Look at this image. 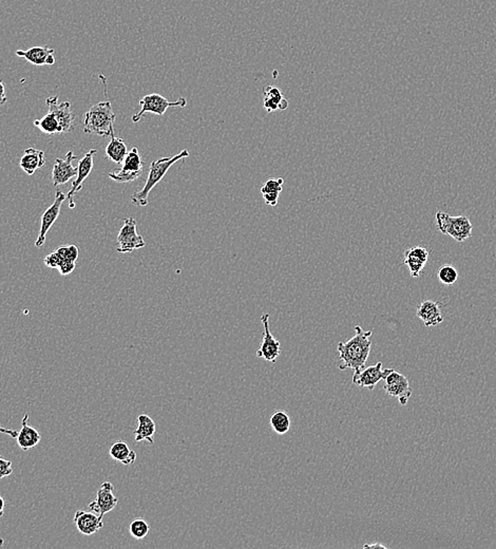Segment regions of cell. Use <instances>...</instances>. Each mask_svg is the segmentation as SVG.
Listing matches in <instances>:
<instances>
[{
    "label": "cell",
    "mask_w": 496,
    "mask_h": 549,
    "mask_svg": "<svg viewBox=\"0 0 496 549\" xmlns=\"http://www.w3.org/2000/svg\"><path fill=\"white\" fill-rule=\"evenodd\" d=\"M77 161V156H74L73 151L67 152L64 158H58L52 171V181L54 186L58 187L66 184L72 178L77 175V168L72 165V162Z\"/></svg>",
    "instance_id": "cell-15"
},
{
    "label": "cell",
    "mask_w": 496,
    "mask_h": 549,
    "mask_svg": "<svg viewBox=\"0 0 496 549\" xmlns=\"http://www.w3.org/2000/svg\"><path fill=\"white\" fill-rule=\"evenodd\" d=\"M17 56L25 58L30 64L42 67V66H52L55 64V50L49 47H32L27 50H17Z\"/></svg>",
    "instance_id": "cell-17"
},
{
    "label": "cell",
    "mask_w": 496,
    "mask_h": 549,
    "mask_svg": "<svg viewBox=\"0 0 496 549\" xmlns=\"http://www.w3.org/2000/svg\"><path fill=\"white\" fill-rule=\"evenodd\" d=\"M384 380L386 394L390 398H397L401 406H406L412 396V389L407 377L393 369Z\"/></svg>",
    "instance_id": "cell-9"
},
{
    "label": "cell",
    "mask_w": 496,
    "mask_h": 549,
    "mask_svg": "<svg viewBox=\"0 0 496 549\" xmlns=\"http://www.w3.org/2000/svg\"><path fill=\"white\" fill-rule=\"evenodd\" d=\"M269 315L267 313L263 314L261 317L264 332L262 335V343L260 345L259 350L257 351V357L263 358L269 363H275L281 354V343L277 341L276 338L271 335L269 324Z\"/></svg>",
    "instance_id": "cell-10"
},
{
    "label": "cell",
    "mask_w": 496,
    "mask_h": 549,
    "mask_svg": "<svg viewBox=\"0 0 496 549\" xmlns=\"http://www.w3.org/2000/svg\"><path fill=\"white\" fill-rule=\"evenodd\" d=\"M8 101L7 95H5V85L3 81H0V106H3Z\"/></svg>",
    "instance_id": "cell-34"
},
{
    "label": "cell",
    "mask_w": 496,
    "mask_h": 549,
    "mask_svg": "<svg viewBox=\"0 0 496 549\" xmlns=\"http://www.w3.org/2000/svg\"><path fill=\"white\" fill-rule=\"evenodd\" d=\"M110 143L106 147V156L109 161L113 162L115 164H123L128 149H127L126 143L123 138H116L115 134H111Z\"/></svg>",
    "instance_id": "cell-26"
},
{
    "label": "cell",
    "mask_w": 496,
    "mask_h": 549,
    "mask_svg": "<svg viewBox=\"0 0 496 549\" xmlns=\"http://www.w3.org/2000/svg\"><path fill=\"white\" fill-rule=\"evenodd\" d=\"M145 240L136 232V219H125L124 224L117 234V252L121 254H132L136 249L145 247Z\"/></svg>",
    "instance_id": "cell-6"
},
{
    "label": "cell",
    "mask_w": 496,
    "mask_h": 549,
    "mask_svg": "<svg viewBox=\"0 0 496 549\" xmlns=\"http://www.w3.org/2000/svg\"><path fill=\"white\" fill-rule=\"evenodd\" d=\"M97 149H91L84 156L83 159L79 160L77 164V175L72 182L71 189L68 193L67 200L69 202L70 208L75 207L74 197L83 189V183L93 169V156L97 154Z\"/></svg>",
    "instance_id": "cell-14"
},
{
    "label": "cell",
    "mask_w": 496,
    "mask_h": 549,
    "mask_svg": "<svg viewBox=\"0 0 496 549\" xmlns=\"http://www.w3.org/2000/svg\"><path fill=\"white\" fill-rule=\"evenodd\" d=\"M149 524H148L145 520L142 519L134 520V521L130 523V526H129L130 535H132V538L136 539V540H142V539H145L148 533H149Z\"/></svg>",
    "instance_id": "cell-29"
},
{
    "label": "cell",
    "mask_w": 496,
    "mask_h": 549,
    "mask_svg": "<svg viewBox=\"0 0 496 549\" xmlns=\"http://www.w3.org/2000/svg\"><path fill=\"white\" fill-rule=\"evenodd\" d=\"M283 183H284V180L282 178H278L276 180H267L263 186L261 187V193L262 195H265V193H280L283 189Z\"/></svg>",
    "instance_id": "cell-31"
},
{
    "label": "cell",
    "mask_w": 496,
    "mask_h": 549,
    "mask_svg": "<svg viewBox=\"0 0 496 549\" xmlns=\"http://www.w3.org/2000/svg\"><path fill=\"white\" fill-rule=\"evenodd\" d=\"M144 168L142 156L136 147L132 148L127 154L122 168L115 173H109V178L117 183H129L140 177Z\"/></svg>",
    "instance_id": "cell-7"
},
{
    "label": "cell",
    "mask_w": 496,
    "mask_h": 549,
    "mask_svg": "<svg viewBox=\"0 0 496 549\" xmlns=\"http://www.w3.org/2000/svg\"><path fill=\"white\" fill-rule=\"evenodd\" d=\"M363 548H382V549H388V547L384 546V545L380 544V543H374V544H365L363 546Z\"/></svg>",
    "instance_id": "cell-36"
},
{
    "label": "cell",
    "mask_w": 496,
    "mask_h": 549,
    "mask_svg": "<svg viewBox=\"0 0 496 549\" xmlns=\"http://www.w3.org/2000/svg\"><path fill=\"white\" fill-rule=\"evenodd\" d=\"M13 474V467L11 461L5 460L3 456H0V480L7 478Z\"/></svg>",
    "instance_id": "cell-32"
},
{
    "label": "cell",
    "mask_w": 496,
    "mask_h": 549,
    "mask_svg": "<svg viewBox=\"0 0 496 549\" xmlns=\"http://www.w3.org/2000/svg\"><path fill=\"white\" fill-rule=\"evenodd\" d=\"M73 523L77 530L84 535H95L103 527V520L92 511H76Z\"/></svg>",
    "instance_id": "cell-19"
},
{
    "label": "cell",
    "mask_w": 496,
    "mask_h": 549,
    "mask_svg": "<svg viewBox=\"0 0 496 549\" xmlns=\"http://www.w3.org/2000/svg\"><path fill=\"white\" fill-rule=\"evenodd\" d=\"M156 430V423L153 419L147 414H140L138 417V428L134 431L136 441L138 443L148 441L149 443H153Z\"/></svg>",
    "instance_id": "cell-24"
},
{
    "label": "cell",
    "mask_w": 496,
    "mask_h": 549,
    "mask_svg": "<svg viewBox=\"0 0 496 549\" xmlns=\"http://www.w3.org/2000/svg\"><path fill=\"white\" fill-rule=\"evenodd\" d=\"M355 331L356 335L351 337L347 343H338L337 351L341 361L339 369L341 371L347 369L361 370L364 368L365 363L370 356L372 332L363 331L360 326H355Z\"/></svg>",
    "instance_id": "cell-1"
},
{
    "label": "cell",
    "mask_w": 496,
    "mask_h": 549,
    "mask_svg": "<svg viewBox=\"0 0 496 549\" xmlns=\"http://www.w3.org/2000/svg\"><path fill=\"white\" fill-rule=\"evenodd\" d=\"M5 500H3V496H0V517H3L5 515Z\"/></svg>",
    "instance_id": "cell-37"
},
{
    "label": "cell",
    "mask_w": 496,
    "mask_h": 549,
    "mask_svg": "<svg viewBox=\"0 0 496 549\" xmlns=\"http://www.w3.org/2000/svg\"><path fill=\"white\" fill-rule=\"evenodd\" d=\"M109 454L113 460L127 466H130L136 461V451L132 450L128 443L122 441L113 443L109 450Z\"/></svg>",
    "instance_id": "cell-25"
},
{
    "label": "cell",
    "mask_w": 496,
    "mask_h": 549,
    "mask_svg": "<svg viewBox=\"0 0 496 549\" xmlns=\"http://www.w3.org/2000/svg\"><path fill=\"white\" fill-rule=\"evenodd\" d=\"M115 119L110 101L97 103L85 113L84 132L109 138L114 134Z\"/></svg>",
    "instance_id": "cell-3"
},
{
    "label": "cell",
    "mask_w": 496,
    "mask_h": 549,
    "mask_svg": "<svg viewBox=\"0 0 496 549\" xmlns=\"http://www.w3.org/2000/svg\"><path fill=\"white\" fill-rule=\"evenodd\" d=\"M189 154H190L188 150L184 149L171 158H161V159L152 162L145 186L132 195V204L136 206H147L149 204L148 197H149L150 191L163 180L171 166L185 158H188Z\"/></svg>",
    "instance_id": "cell-2"
},
{
    "label": "cell",
    "mask_w": 496,
    "mask_h": 549,
    "mask_svg": "<svg viewBox=\"0 0 496 549\" xmlns=\"http://www.w3.org/2000/svg\"><path fill=\"white\" fill-rule=\"evenodd\" d=\"M55 253L60 258V275L67 276L74 271L76 267V261L78 259V247L76 245L60 246L56 249Z\"/></svg>",
    "instance_id": "cell-22"
},
{
    "label": "cell",
    "mask_w": 496,
    "mask_h": 549,
    "mask_svg": "<svg viewBox=\"0 0 496 549\" xmlns=\"http://www.w3.org/2000/svg\"><path fill=\"white\" fill-rule=\"evenodd\" d=\"M437 277L443 284L453 285L458 281V271L452 265H445L437 271Z\"/></svg>",
    "instance_id": "cell-30"
},
{
    "label": "cell",
    "mask_w": 496,
    "mask_h": 549,
    "mask_svg": "<svg viewBox=\"0 0 496 549\" xmlns=\"http://www.w3.org/2000/svg\"><path fill=\"white\" fill-rule=\"evenodd\" d=\"M264 107L266 112H275V111H283L288 108V101L285 99L280 89L273 86H266L264 88Z\"/></svg>",
    "instance_id": "cell-23"
},
{
    "label": "cell",
    "mask_w": 496,
    "mask_h": 549,
    "mask_svg": "<svg viewBox=\"0 0 496 549\" xmlns=\"http://www.w3.org/2000/svg\"><path fill=\"white\" fill-rule=\"evenodd\" d=\"M23 427L18 431L16 441L21 450L28 451L35 447L42 441V435L35 428L29 425V414H25L23 418Z\"/></svg>",
    "instance_id": "cell-20"
},
{
    "label": "cell",
    "mask_w": 496,
    "mask_h": 549,
    "mask_svg": "<svg viewBox=\"0 0 496 549\" xmlns=\"http://www.w3.org/2000/svg\"><path fill=\"white\" fill-rule=\"evenodd\" d=\"M46 165V156L42 150L28 148L25 150L19 162L21 169L28 175H33L38 169Z\"/></svg>",
    "instance_id": "cell-21"
},
{
    "label": "cell",
    "mask_w": 496,
    "mask_h": 549,
    "mask_svg": "<svg viewBox=\"0 0 496 549\" xmlns=\"http://www.w3.org/2000/svg\"><path fill=\"white\" fill-rule=\"evenodd\" d=\"M3 544H5V540L3 538H0V548L3 547Z\"/></svg>",
    "instance_id": "cell-38"
},
{
    "label": "cell",
    "mask_w": 496,
    "mask_h": 549,
    "mask_svg": "<svg viewBox=\"0 0 496 549\" xmlns=\"http://www.w3.org/2000/svg\"><path fill=\"white\" fill-rule=\"evenodd\" d=\"M0 433H3V435H10V437H13V439H16L18 431H17V430L7 429V428L0 426Z\"/></svg>",
    "instance_id": "cell-35"
},
{
    "label": "cell",
    "mask_w": 496,
    "mask_h": 549,
    "mask_svg": "<svg viewBox=\"0 0 496 549\" xmlns=\"http://www.w3.org/2000/svg\"><path fill=\"white\" fill-rule=\"evenodd\" d=\"M113 490L114 486L112 483H103L97 491V499L89 504L90 511L97 513L101 520L103 515L112 511L119 503V499L113 493Z\"/></svg>",
    "instance_id": "cell-12"
},
{
    "label": "cell",
    "mask_w": 496,
    "mask_h": 549,
    "mask_svg": "<svg viewBox=\"0 0 496 549\" xmlns=\"http://www.w3.org/2000/svg\"><path fill=\"white\" fill-rule=\"evenodd\" d=\"M67 199V195H64L62 191L58 189L56 191L55 200L53 204L51 205L44 215L42 216V225H40V230H39L38 237H37L35 246L40 248L46 243V236L48 234L50 228L53 226L58 220V216L60 214V208H62V203Z\"/></svg>",
    "instance_id": "cell-13"
},
{
    "label": "cell",
    "mask_w": 496,
    "mask_h": 549,
    "mask_svg": "<svg viewBox=\"0 0 496 549\" xmlns=\"http://www.w3.org/2000/svg\"><path fill=\"white\" fill-rule=\"evenodd\" d=\"M44 263L45 265H46L47 267H50V269H58L60 261L58 254H56L55 252H53V253L50 254V255H48L46 258H45Z\"/></svg>",
    "instance_id": "cell-33"
},
{
    "label": "cell",
    "mask_w": 496,
    "mask_h": 549,
    "mask_svg": "<svg viewBox=\"0 0 496 549\" xmlns=\"http://www.w3.org/2000/svg\"><path fill=\"white\" fill-rule=\"evenodd\" d=\"M49 112L52 113L60 123L62 134H69L75 129V114L71 109L70 101L60 103L58 95L48 97L46 99Z\"/></svg>",
    "instance_id": "cell-8"
},
{
    "label": "cell",
    "mask_w": 496,
    "mask_h": 549,
    "mask_svg": "<svg viewBox=\"0 0 496 549\" xmlns=\"http://www.w3.org/2000/svg\"><path fill=\"white\" fill-rule=\"evenodd\" d=\"M404 256L402 265L409 267L412 278H419L429 260L430 253L427 248L423 246H414L404 252Z\"/></svg>",
    "instance_id": "cell-16"
},
{
    "label": "cell",
    "mask_w": 496,
    "mask_h": 549,
    "mask_svg": "<svg viewBox=\"0 0 496 549\" xmlns=\"http://www.w3.org/2000/svg\"><path fill=\"white\" fill-rule=\"evenodd\" d=\"M140 110L132 117V122H140L146 113H153L156 115H164L168 108L171 107H181L184 108L187 106V99L185 97H179L177 101H168L163 95L159 93H151L145 95L140 101Z\"/></svg>",
    "instance_id": "cell-5"
},
{
    "label": "cell",
    "mask_w": 496,
    "mask_h": 549,
    "mask_svg": "<svg viewBox=\"0 0 496 549\" xmlns=\"http://www.w3.org/2000/svg\"><path fill=\"white\" fill-rule=\"evenodd\" d=\"M269 424L271 429L279 435H286L292 426L290 415L284 411L273 412L269 419Z\"/></svg>",
    "instance_id": "cell-27"
},
{
    "label": "cell",
    "mask_w": 496,
    "mask_h": 549,
    "mask_svg": "<svg viewBox=\"0 0 496 549\" xmlns=\"http://www.w3.org/2000/svg\"><path fill=\"white\" fill-rule=\"evenodd\" d=\"M34 125L40 132L44 134H49V136H54V134H62L60 130V123L56 120L52 113L48 112L45 117L39 120L34 121Z\"/></svg>",
    "instance_id": "cell-28"
},
{
    "label": "cell",
    "mask_w": 496,
    "mask_h": 549,
    "mask_svg": "<svg viewBox=\"0 0 496 549\" xmlns=\"http://www.w3.org/2000/svg\"><path fill=\"white\" fill-rule=\"evenodd\" d=\"M446 306L447 304H443V302L425 300L419 304L416 310V315L427 328H432V326H438L443 321L441 308Z\"/></svg>",
    "instance_id": "cell-18"
},
{
    "label": "cell",
    "mask_w": 496,
    "mask_h": 549,
    "mask_svg": "<svg viewBox=\"0 0 496 549\" xmlns=\"http://www.w3.org/2000/svg\"><path fill=\"white\" fill-rule=\"evenodd\" d=\"M393 371V369H382V363H377L370 365L368 368H363L359 371H355L353 375V382L361 388H368L369 390H374L377 384H380L382 379Z\"/></svg>",
    "instance_id": "cell-11"
},
{
    "label": "cell",
    "mask_w": 496,
    "mask_h": 549,
    "mask_svg": "<svg viewBox=\"0 0 496 549\" xmlns=\"http://www.w3.org/2000/svg\"><path fill=\"white\" fill-rule=\"evenodd\" d=\"M435 223L441 234L450 236L455 241L464 242L471 238L473 226L468 217H453L439 210L435 215Z\"/></svg>",
    "instance_id": "cell-4"
}]
</instances>
